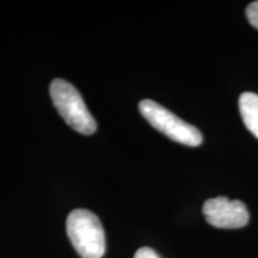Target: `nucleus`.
<instances>
[{"label": "nucleus", "mask_w": 258, "mask_h": 258, "mask_svg": "<svg viewBox=\"0 0 258 258\" xmlns=\"http://www.w3.org/2000/svg\"><path fill=\"white\" fill-rule=\"evenodd\" d=\"M71 243L82 258H102L105 252V234L96 214L88 209H74L66 221Z\"/></svg>", "instance_id": "nucleus-1"}, {"label": "nucleus", "mask_w": 258, "mask_h": 258, "mask_svg": "<svg viewBox=\"0 0 258 258\" xmlns=\"http://www.w3.org/2000/svg\"><path fill=\"white\" fill-rule=\"evenodd\" d=\"M53 104L66 123L80 134L91 135L97 131V123L88 106L72 84L63 79H55L50 84Z\"/></svg>", "instance_id": "nucleus-2"}, {"label": "nucleus", "mask_w": 258, "mask_h": 258, "mask_svg": "<svg viewBox=\"0 0 258 258\" xmlns=\"http://www.w3.org/2000/svg\"><path fill=\"white\" fill-rule=\"evenodd\" d=\"M139 110L148 123L171 140L190 147L200 146L202 144V134L198 128L177 117L152 99H144L139 103Z\"/></svg>", "instance_id": "nucleus-3"}, {"label": "nucleus", "mask_w": 258, "mask_h": 258, "mask_svg": "<svg viewBox=\"0 0 258 258\" xmlns=\"http://www.w3.org/2000/svg\"><path fill=\"white\" fill-rule=\"evenodd\" d=\"M203 215L209 225L217 228L244 227L249 222V212L246 206L239 200H228L225 196L209 199L202 208Z\"/></svg>", "instance_id": "nucleus-4"}, {"label": "nucleus", "mask_w": 258, "mask_h": 258, "mask_svg": "<svg viewBox=\"0 0 258 258\" xmlns=\"http://www.w3.org/2000/svg\"><path fill=\"white\" fill-rule=\"evenodd\" d=\"M239 111L246 128L258 139V95L244 92L239 97Z\"/></svg>", "instance_id": "nucleus-5"}, {"label": "nucleus", "mask_w": 258, "mask_h": 258, "mask_svg": "<svg viewBox=\"0 0 258 258\" xmlns=\"http://www.w3.org/2000/svg\"><path fill=\"white\" fill-rule=\"evenodd\" d=\"M246 17L252 27L258 30V2H253L246 8Z\"/></svg>", "instance_id": "nucleus-6"}, {"label": "nucleus", "mask_w": 258, "mask_h": 258, "mask_svg": "<svg viewBox=\"0 0 258 258\" xmlns=\"http://www.w3.org/2000/svg\"><path fill=\"white\" fill-rule=\"evenodd\" d=\"M134 258H160L156 251L151 247H141L134 254Z\"/></svg>", "instance_id": "nucleus-7"}]
</instances>
